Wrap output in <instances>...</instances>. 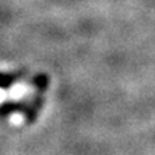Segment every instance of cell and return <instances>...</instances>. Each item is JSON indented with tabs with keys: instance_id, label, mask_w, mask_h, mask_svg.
I'll return each mask as SVG.
<instances>
[{
	"instance_id": "6da1fadb",
	"label": "cell",
	"mask_w": 155,
	"mask_h": 155,
	"mask_svg": "<svg viewBox=\"0 0 155 155\" xmlns=\"http://www.w3.org/2000/svg\"><path fill=\"white\" fill-rule=\"evenodd\" d=\"M12 124L13 125H20L22 124V119H23V116L22 115H12Z\"/></svg>"
}]
</instances>
